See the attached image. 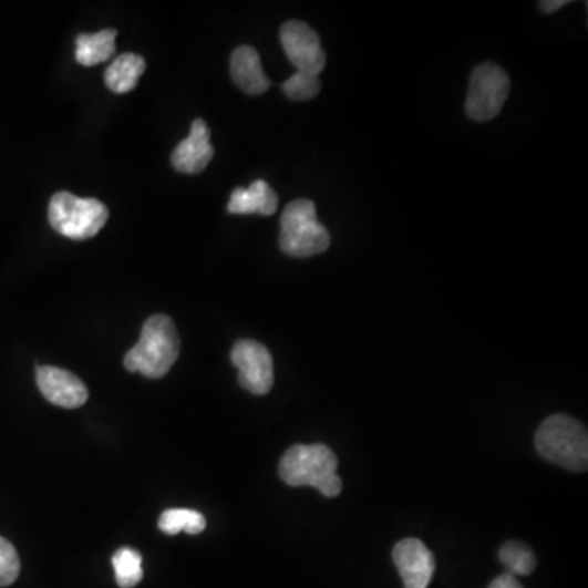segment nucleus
<instances>
[{
    "instance_id": "4468645a",
    "label": "nucleus",
    "mask_w": 588,
    "mask_h": 588,
    "mask_svg": "<svg viewBox=\"0 0 588 588\" xmlns=\"http://www.w3.org/2000/svg\"><path fill=\"white\" fill-rule=\"evenodd\" d=\"M146 71V61L140 54L125 53L113 60L105 71V84L115 94H128L136 89L143 72Z\"/></svg>"
},
{
    "instance_id": "6ab92c4d",
    "label": "nucleus",
    "mask_w": 588,
    "mask_h": 588,
    "mask_svg": "<svg viewBox=\"0 0 588 588\" xmlns=\"http://www.w3.org/2000/svg\"><path fill=\"white\" fill-rule=\"evenodd\" d=\"M281 89L288 99L305 102V100L314 99L321 92V81H319V75L298 71L287 82H283Z\"/></svg>"
},
{
    "instance_id": "f8f14e48",
    "label": "nucleus",
    "mask_w": 588,
    "mask_h": 588,
    "mask_svg": "<svg viewBox=\"0 0 588 588\" xmlns=\"http://www.w3.org/2000/svg\"><path fill=\"white\" fill-rule=\"evenodd\" d=\"M233 81L246 94L260 95L270 89L271 82L261 69L260 56L252 47H239L230 56Z\"/></svg>"
},
{
    "instance_id": "1a4fd4ad",
    "label": "nucleus",
    "mask_w": 588,
    "mask_h": 588,
    "mask_svg": "<svg viewBox=\"0 0 588 588\" xmlns=\"http://www.w3.org/2000/svg\"><path fill=\"white\" fill-rule=\"evenodd\" d=\"M37 384L44 399L58 408L79 409L89 399L87 386L63 368L38 367Z\"/></svg>"
},
{
    "instance_id": "ddd939ff",
    "label": "nucleus",
    "mask_w": 588,
    "mask_h": 588,
    "mask_svg": "<svg viewBox=\"0 0 588 588\" xmlns=\"http://www.w3.org/2000/svg\"><path fill=\"white\" fill-rule=\"evenodd\" d=\"M278 195L265 180H256L249 188H236L230 195L228 212L233 215L270 216L277 212Z\"/></svg>"
},
{
    "instance_id": "6e6552de",
    "label": "nucleus",
    "mask_w": 588,
    "mask_h": 588,
    "mask_svg": "<svg viewBox=\"0 0 588 588\" xmlns=\"http://www.w3.org/2000/svg\"><path fill=\"white\" fill-rule=\"evenodd\" d=\"M280 41L288 60L299 72L319 75V72L324 71L326 53L322 50L321 38L308 23L299 20L283 23Z\"/></svg>"
},
{
    "instance_id": "f03ea898",
    "label": "nucleus",
    "mask_w": 588,
    "mask_h": 588,
    "mask_svg": "<svg viewBox=\"0 0 588 588\" xmlns=\"http://www.w3.org/2000/svg\"><path fill=\"white\" fill-rule=\"evenodd\" d=\"M336 453L329 446L295 445L281 456L278 473L291 487H316L326 497H337L342 492V479L337 476Z\"/></svg>"
},
{
    "instance_id": "4be33fe9",
    "label": "nucleus",
    "mask_w": 588,
    "mask_h": 588,
    "mask_svg": "<svg viewBox=\"0 0 588 588\" xmlns=\"http://www.w3.org/2000/svg\"><path fill=\"white\" fill-rule=\"evenodd\" d=\"M564 6H567V0H545V2L539 3V7H541L545 13L556 12V10H559Z\"/></svg>"
},
{
    "instance_id": "412c9836",
    "label": "nucleus",
    "mask_w": 588,
    "mask_h": 588,
    "mask_svg": "<svg viewBox=\"0 0 588 588\" xmlns=\"http://www.w3.org/2000/svg\"><path fill=\"white\" fill-rule=\"evenodd\" d=\"M489 588H525L518 582L517 577L512 576V574L505 572L502 576H498L494 582L491 584Z\"/></svg>"
},
{
    "instance_id": "f257e3e1",
    "label": "nucleus",
    "mask_w": 588,
    "mask_h": 588,
    "mask_svg": "<svg viewBox=\"0 0 588 588\" xmlns=\"http://www.w3.org/2000/svg\"><path fill=\"white\" fill-rule=\"evenodd\" d=\"M180 353V337L168 316L156 314L144 322L140 342L125 355V368L149 380H159L171 371Z\"/></svg>"
},
{
    "instance_id": "0eeeda50",
    "label": "nucleus",
    "mask_w": 588,
    "mask_h": 588,
    "mask_svg": "<svg viewBox=\"0 0 588 588\" xmlns=\"http://www.w3.org/2000/svg\"><path fill=\"white\" fill-rule=\"evenodd\" d=\"M230 361L239 370V384L252 394H268L274 388V359L267 347L256 340L243 339L234 343Z\"/></svg>"
},
{
    "instance_id": "9d476101",
    "label": "nucleus",
    "mask_w": 588,
    "mask_h": 588,
    "mask_svg": "<svg viewBox=\"0 0 588 588\" xmlns=\"http://www.w3.org/2000/svg\"><path fill=\"white\" fill-rule=\"evenodd\" d=\"M395 566L404 580L405 588H426L435 574V557L421 539H402L395 545Z\"/></svg>"
},
{
    "instance_id": "39448f33",
    "label": "nucleus",
    "mask_w": 588,
    "mask_h": 588,
    "mask_svg": "<svg viewBox=\"0 0 588 588\" xmlns=\"http://www.w3.org/2000/svg\"><path fill=\"white\" fill-rule=\"evenodd\" d=\"M109 218V208L102 202L79 198L69 192L54 194L48 209L51 228L72 240H87L97 236Z\"/></svg>"
},
{
    "instance_id": "20e7f679",
    "label": "nucleus",
    "mask_w": 588,
    "mask_h": 588,
    "mask_svg": "<svg viewBox=\"0 0 588 588\" xmlns=\"http://www.w3.org/2000/svg\"><path fill=\"white\" fill-rule=\"evenodd\" d=\"M280 226V249L287 256L308 259L329 249V230L319 223L311 199L291 202L281 215Z\"/></svg>"
},
{
    "instance_id": "f3484780",
    "label": "nucleus",
    "mask_w": 588,
    "mask_h": 588,
    "mask_svg": "<svg viewBox=\"0 0 588 588\" xmlns=\"http://www.w3.org/2000/svg\"><path fill=\"white\" fill-rule=\"evenodd\" d=\"M116 584L120 588H133L143 580V556L133 548H120L112 557Z\"/></svg>"
},
{
    "instance_id": "9b49d317",
    "label": "nucleus",
    "mask_w": 588,
    "mask_h": 588,
    "mask_svg": "<svg viewBox=\"0 0 588 588\" xmlns=\"http://www.w3.org/2000/svg\"><path fill=\"white\" fill-rule=\"evenodd\" d=\"M209 137L212 133L205 120H195L188 137H185L172 153L174 167L182 174L190 175L205 171L206 165L215 157V147L212 146Z\"/></svg>"
},
{
    "instance_id": "dca6fc26",
    "label": "nucleus",
    "mask_w": 588,
    "mask_h": 588,
    "mask_svg": "<svg viewBox=\"0 0 588 588\" xmlns=\"http://www.w3.org/2000/svg\"><path fill=\"white\" fill-rule=\"evenodd\" d=\"M159 528L165 535H177L180 532L198 535L206 528V520L199 512L190 508H168L161 515Z\"/></svg>"
},
{
    "instance_id": "2eb2a0df",
    "label": "nucleus",
    "mask_w": 588,
    "mask_h": 588,
    "mask_svg": "<svg viewBox=\"0 0 588 588\" xmlns=\"http://www.w3.org/2000/svg\"><path fill=\"white\" fill-rule=\"evenodd\" d=\"M116 30H102L95 34H79L75 40V60L79 64L97 65L115 54Z\"/></svg>"
},
{
    "instance_id": "423d86ee",
    "label": "nucleus",
    "mask_w": 588,
    "mask_h": 588,
    "mask_svg": "<svg viewBox=\"0 0 588 588\" xmlns=\"http://www.w3.org/2000/svg\"><path fill=\"white\" fill-rule=\"evenodd\" d=\"M510 94V79L497 64H481L471 75L466 113L476 122H489L501 113Z\"/></svg>"
},
{
    "instance_id": "a211bd4d",
    "label": "nucleus",
    "mask_w": 588,
    "mask_h": 588,
    "mask_svg": "<svg viewBox=\"0 0 588 588\" xmlns=\"http://www.w3.org/2000/svg\"><path fill=\"white\" fill-rule=\"evenodd\" d=\"M501 563L512 576H529L535 570V553L520 541H508L498 551Z\"/></svg>"
},
{
    "instance_id": "aec40b11",
    "label": "nucleus",
    "mask_w": 588,
    "mask_h": 588,
    "mask_svg": "<svg viewBox=\"0 0 588 588\" xmlns=\"http://www.w3.org/2000/svg\"><path fill=\"white\" fill-rule=\"evenodd\" d=\"M20 557L9 539L0 536V587H9L19 579Z\"/></svg>"
},
{
    "instance_id": "7ed1b4c3",
    "label": "nucleus",
    "mask_w": 588,
    "mask_h": 588,
    "mask_svg": "<svg viewBox=\"0 0 588 588\" xmlns=\"http://www.w3.org/2000/svg\"><path fill=\"white\" fill-rule=\"evenodd\" d=\"M539 455L556 466L584 473L588 466L587 429L577 419L555 414L546 419L536 432Z\"/></svg>"
}]
</instances>
